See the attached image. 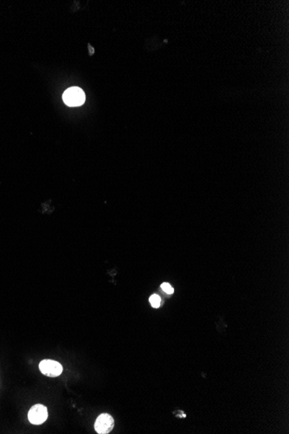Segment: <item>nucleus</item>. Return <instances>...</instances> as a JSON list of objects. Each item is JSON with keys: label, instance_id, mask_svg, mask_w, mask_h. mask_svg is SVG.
I'll list each match as a JSON object with an SVG mask.
<instances>
[{"label": "nucleus", "instance_id": "1", "mask_svg": "<svg viewBox=\"0 0 289 434\" xmlns=\"http://www.w3.org/2000/svg\"><path fill=\"white\" fill-rule=\"evenodd\" d=\"M63 99L65 104L69 107H78L85 102V94L80 88L72 87L64 92Z\"/></svg>", "mask_w": 289, "mask_h": 434}, {"label": "nucleus", "instance_id": "2", "mask_svg": "<svg viewBox=\"0 0 289 434\" xmlns=\"http://www.w3.org/2000/svg\"><path fill=\"white\" fill-rule=\"evenodd\" d=\"M48 409L44 405H34L28 413V419L33 425H41L47 420Z\"/></svg>", "mask_w": 289, "mask_h": 434}, {"label": "nucleus", "instance_id": "3", "mask_svg": "<svg viewBox=\"0 0 289 434\" xmlns=\"http://www.w3.org/2000/svg\"><path fill=\"white\" fill-rule=\"evenodd\" d=\"M114 426L113 417L108 413H102L97 418L94 424V429L97 433L108 434L111 432Z\"/></svg>", "mask_w": 289, "mask_h": 434}, {"label": "nucleus", "instance_id": "4", "mask_svg": "<svg viewBox=\"0 0 289 434\" xmlns=\"http://www.w3.org/2000/svg\"><path fill=\"white\" fill-rule=\"evenodd\" d=\"M39 369L42 374L49 377H57L63 372V367L60 363L52 360H42L39 364Z\"/></svg>", "mask_w": 289, "mask_h": 434}, {"label": "nucleus", "instance_id": "5", "mask_svg": "<svg viewBox=\"0 0 289 434\" xmlns=\"http://www.w3.org/2000/svg\"><path fill=\"white\" fill-rule=\"evenodd\" d=\"M149 301H150V303H151V306L153 308H159L160 304H161V298L158 295H152V296H151Z\"/></svg>", "mask_w": 289, "mask_h": 434}, {"label": "nucleus", "instance_id": "6", "mask_svg": "<svg viewBox=\"0 0 289 434\" xmlns=\"http://www.w3.org/2000/svg\"><path fill=\"white\" fill-rule=\"evenodd\" d=\"M161 288L163 291L167 293V294H172L174 292V290L168 283H164L161 284Z\"/></svg>", "mask_w": 289, "mask_h": 434}]
</instances>
